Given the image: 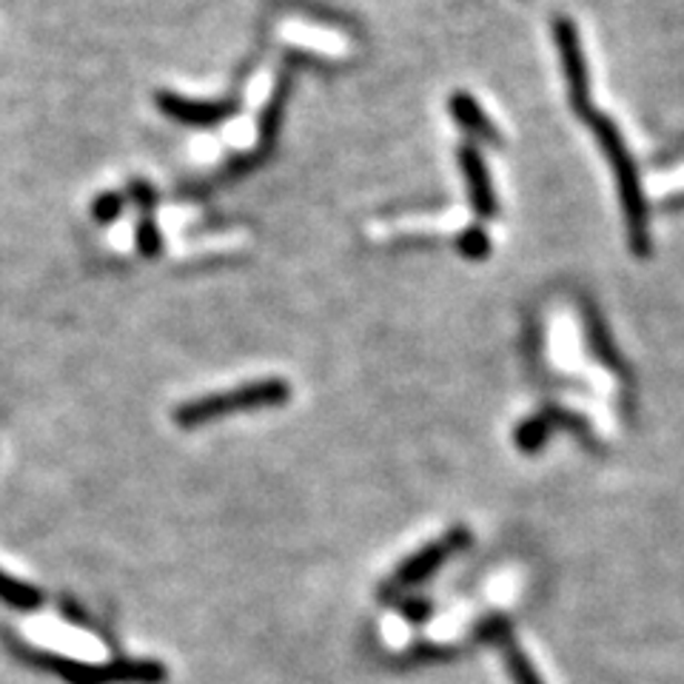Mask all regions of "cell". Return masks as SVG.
I'll return each mask as SVG.
<instances>
[{"label":"cell","instance_id":"e0dca14e","mask_svg":"<svg viewBox=\"0 0 684 684\" xmlns=\"http://www.w3.org/2000/svg\"><path fill=\"white\" fill-rule=\"evenodd\" d=\"M400 614L402 619L411 622V625H426V622L433 616V605L428 599H417V596H411V599L400 602Z\"/></svg>","mask_w":684,"mask_h":684},{"label":"cell","instance_id":"3957f363","mask_svg":"<svg viewBox=\"0 0 684 684\" xmlns=\"http://www.w3.org/2000/svg\"><path fill=\"white\" fill-rule=\"evenodd\" d=\"M556 46H559L561 71H565V84H568V100L576 109V115L585 117L594 111L590 106V80L588 66H585V52H582V40L576 32L574 20L559 18L554 27Z\"/></svg>","mask_w":684,"mask_h":684},{"label":"cell","instance_id":"ba28073f","mask_svg":"<svg viewBox=\"0 0 684 684\" xmlns=\"http://www.w3.org/2000/svg\"><path fill=\"white\" fill-rule=\"evenodd\" d=\"M448 109H451V117L468 131V135L491 143V146H499V143H502L499 140L497 126L491 124V117L485 115L482 106H479L468 91H453L451 100H448Z\"/></svg>","mask_w":684,"mask_h":684},{"label":"cell","instance_id":"9c48e42d","mask_svg":"<svg viewBox=\"0 0 684 684\" xmlns=\"http://www.w3.org/2000/svg\"><path fill=\"white\" fill-rule=\"evenodd\" d=\"M115 665V682L117 684H163L168 671L163 662L155 658H129L120 656L111 662Z\"/></svg>","mask_w":684,"mask_h":684},{"label":"cell","instance_id":"5b68a950","mask_svg":"<svg viewBox=\"0 0 684 684\" xmlns=\"http://www.w3.org/2000/svg\"><path fill=\"white\" fill-rule=\"evenodd\" d=\"M18 656L27 665L38 667V671L63 678L66 684H117L111 662L109 665H89V662H80V658L60 656V653L52 651H35V647H20Z\"/></svg>","mask_w":684,"mask_h":684},{"label":"cell","instance_id":"7c38bea8","mask_svg":"<svg viewBox=\"0 0 684 684\" xmlns=\"http://www.w3.org/2000/svg\"><path fill=\"white\" fill-rule=\"evenodd\" d=\"M285 97H289V84H285V80H280L277 91H274V97L268 100V106H265V111H263V120H260V137H263L265 149H268V146L277 140V129H280V120H283Z\"/></svg>","mask_w":684,"mask_h":684},{"label":"cell","instance_id":"52a82bcc","mask_svg":"<svg viewBox=\"0 0 684 684\" xmlns=\"http://www.w3.org/2000/svg\"><path fill=\"white\" fill-rule=\"evenodd\" d=\"M459 168H462V175H466L473 214L482 219L497 217V194H494L491 175H488V168H485L482 155H479L473 146H462V149H459Z\"/></svg>","mask_w":684,"mask_h":684},{"label":"cell","instance_id":"4fadbf2b","mask_svg":"<svg viewBox=\"0 0 684 684\" xmlns=\"http://www.w3.org/2000/svg\"><path fill=\"white\" fill-rule=\"evenodd\" d=\"M550 431V417L548 413H539V417H534V420L522 422V426L517 428V448H522V451H536V448L543 446L545 439H548Z\"/></svg>","mask_w":684,"mask_h":684},{"label":"cell","instance_id":"ac0fdd59","mask_svg":"<svg viewBox=\"0 0 684 684\" xmlns=\"http://www.w3.org/2000/svg\"><path fill=\"white\" fill-rule=\"evenodd\" d=\"M129 197L137 203V208L143 212V217H152V208L157 206V192L146 180H131Z\"/></svg>","mask_w":684,"mask_h":684},{"label":"cell","instance_id":"5bb4252c","mask_svg":"<svg viewBox=\"0 0 684 684\" xmlns=\"http://www.w3.org/2000/svg\"><path fill=\"white\" fill-rule=\"evenodd\" d=\"M457 246H459V254H462V257L485 260V257H488V252H491V240H488L485 228L468 226L466 232L459 234Z\"/></svg>","mask_w":684,"mask_h":684},{"label":"cell","instance_id":"8fae6325","mask_svg":"<svg viewBox=\"0 0 684 684\" xmlns=\"http://www.w3.org/2000/svg\"><path fill=\"white\" fill-rule=\"evenodd\" d=\"M0 602L14 607V610H38L43 605V594L32 588V585H27V582L14 579V576L0 570Z\"/></svg>","mask_w":684,"mask_h":684},{"label":"cell","instance_id":"6da1fadb","mask_svg":"<svg viewBox=\"0 0 684 684\" xmlns=\"http://www.w3.org/2000/svg\"><path fill=\"white\" fill-rule=\"evenodd\" d=\"M582 120H585V124L590 126V131L596 135L602 152H605V157L610 160V168H614L616 183H619V197L622 208H625L627 237H631L633 254L645 257L647 248H651V232H647V203L645 192H642L639 168L633 163L631 152H627L625 140H622L614 120H607V117L599 115L596 109L582 117Z\"/></svg>","mask_w":684,"mask_h":684},{"label":"cell","instance_id":"9a60e30c","mask_svg":"<svg viewBox=\"0 0 684 684\" xmlns=\"http://www.w3.org/2000/svg\"><path fill=\"white\" fill-rule=\"evenodd\" d=\"M124 208H126L124 194L104 192L95 203H91V217H95V223H100V226H109V223H115V219L124 214Z\"/></svg>","mask_w":684,"mask_h":684},{"label":"cell","instance_id":"7a4b0ae2","mask_svg":"<svg viewBox=\"0 0 684 684\" xmlns=\"http://www.w3.org/2000/svg\"><path fill=\"white\" fill-rule=\"evenodd\" d=\"M291 400V385L285 380H257L246 385L223 391V394L197 397L175 408V422L180 428H197L206 422L223 420L232 413L257 411V408H277Z\"/></svg>","mask_w":684,"mask_h":684},{"label":"cell","instance_id":"8992f818","mask_svg":"<svg viewBox=\"0 0 684 684\" xmlns=\"http://www.w3.org/2000/svg\"><path fill=\"white\" fill-rule=\"evenodd\" d=\"M155 104L175 124L197 126V129L223 124L237 109V104H228V100H217V104L214 100H192V97L175 95V91H157Z\"/></svg>","mask_w":684,"mask_h":684},{"label":"cell","instance_id":"277c9868","mask_svg":"<svg viewBox=\"0 0 684 684\" xmlns=\"http://www.w3.org/2000/svg\"><path fill=\"white\" fill-rule=\"evenodd\" d=\"M468 545H471V530L468 528L448 530L442 539L426 545L420 554L408 556L400 568H397V576L391 585H394V588H411V585H420V582H426L428 576L437 574V570L442 568V565H446L453 554L466 550Z\"/></svg>","mask_w":684,"mask_h":684},{"label":"cell","instance_id":"2e32d148","mask_svg":"<svg viewBox=\"0 0 684 684\" xmlns=\"http://www.w3.org/2000/svg\"><path fill=\"white\" fill-rule=\"evenodd\" d=\"M135 243H137V252L149 260L157 257V254L163 252V234H160V228L155 226V219L152 217L140 219V226H137V232H135Z\"/></svg>","mask_w":684,"mask_h":684},{"label":"cell","instance_id":"30bf717a","mask_svg":"<svg viewBox=\"0 0 684 684\" xmlns=\"http://www.w3.org/2000/svg\"><path fill=\"white\" fill-rule=\"evenodd\" d=\"M497 647L502 651L505 665H508V673L510 678H514V684H543L539 673H536L534 665H530V658L519 651L514 633H505L502 639L497 642Z\"/></svg>","mask_w":684,"mask_h":684}]
</instances>
